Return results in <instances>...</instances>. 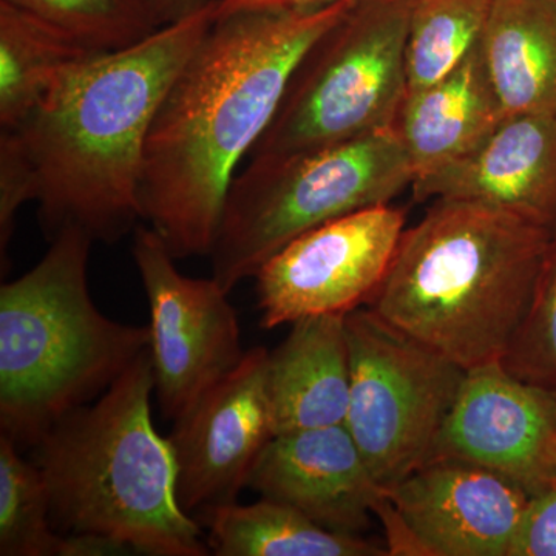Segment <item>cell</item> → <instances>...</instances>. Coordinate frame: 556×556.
I'll return each instance as SVG.
<instances>
[{"mask_svg":"<svg viewBox=\"0 0 556 556\" xmlns=\"http://www.w3.org/2000/svg\"><path fill=\"white\" fill-rule=\"evenodd\" d=\"M353 3L215 17L161 102L142 159L141 219L175 258L211 255L241 161L276 118L303 54Z\"/></svg>","mask_w":556,"mask_h":556,"instance_id":"cell-1","label":"cell"},{"mask_svg":"<svg viewBox=\"0 0 556 556\" xmlns=\"http://www.w3.org/2000/svg\"><path fill=\"white\" fill-rule=\"evenodd\" d=\"M218 7L164 25L126 49L94 54L20 126L47 239L76 228L116 243L141 219L139 181L150 127Z\"/></svg>","mask_w":556,"mask_h":556,"instance_id":"cell-2","label":"cell"},{"mask_svg":"<svg viewBox=\"0 0 556 556\" xmlns=\"http://www.w3.org/2000/svg\"><path fill=\"white\" fill-rule=\"evenodd\" d=\"M554 230L478 201L434 200L405 229L368 308L466 371L501 362L535 295Z\"/></svg>","mask_w":556,"mask_h":556,"instance_id":"cell-3","label":"cell"},{"mask_svg":"<svg viewBox=\"0 0 556 556\" xmlns=\"http://www.w3.org/2000/svg\"><path fill=\"white\" fill-rule=\"evenodd\" d=\"M152 356L62 417L35 445L50 515L62 533L104 538L127 554L206 556L201 525L179 506L169 438L155 430Z\"/></svg>","mask_w":556,"mask_h":556,"instance_id":"cell-4","label":"cell"},{"mask_svg":"<svg viewBox=\"0 0 556 556\" xmlns=\"http://www.w3.org/2000/svg\"><path fill=\"white\" fill-rule=\"evenodd\" d=\"M94 241L62 229L38 265L0 288V430L36 445L98 399L150 346V328L105 317L91 300Z\"/></svg>","mask_w":556,"mask_h":556,"instance_id":"cell-5","label":"cell"},{"mask_svg":"<svg viewBox=\"0 0 556 556\" xmlns=\"http://www.w3.org/2000/svg\"><path fill=\"white\" fill-rule=\"evenodd\" d=\"M415 170L394 127L281 159L248 160L230 182L212 278L232 292L292 240L331 219L391 203Z\"/></svg>","mask_w":556,"mask_h":556,"instance_id":"cell-6","label":"cell"},{"mask_svg":"<svg viewBox=\"0 0 556 556\" xmlns=\"http://www.w3.org/2000/svg\"><path fill=\"white\" fill-rule=\"evenodd\" d=\"M413 0H354L306 50L248 160L281 159L393 127L407 97Z\"/></svg>","mask_w":556,"mask_h":556,"instance_id":"cell-7","label":"cell"},{"mask_svg":"<svg viewBox=\"0 0 556 556\" xmlns=\"http://www.w3.org/2000/svg\"><path fill=\"white\" fill-rule=\"evenodd\" d=\"M351 388L345 426L380 489L431 459L466 369L371 308L345 316Z\"/></svg>","mask_w":556,"mask_h":556,"instance_id":"cell-8","label":"cell"},{"mask_svg":"<svg viewBox=\"0 0 556 556\" xmlns=\"http://www.w3.org/2000/svg\"><path fill=\"white\" fill-rule=\"evenodd\" d=\"M131 257L148 295L156 401L166 419L177 420L247 354L239 316L214 278L179 273L150 226L134 230Z\"/></svg>","mask_w":556,"mask_h":556,"instance_id":"cell-9","label":"cell"},{"mask_svg":"<svg viewBox=\"0 0 556 556\" xmlns=\"http://www.w3.org/2000/svg\"><path fill=\"white\" fill-rule=\"evenodd\" d=\"M404 232V208L388 203L342 215L292 240L255 274L260 325L274 329L368 305Z\"/></svg>","mask_w":556,"mask_h":556,"instance_id":"cell-10","label":"cell"},{"mask_svg":"<svg viewBox=\"0 0 556 556\" xmlns=\"http://www.w3.org/2000/svg\"><path fill=\"white\" fill-rule=\"evenodd\" d=\"M529 500L496 471L433 457L383 490L375 515L393 556H507Z\"/></svg>","mask_w":556,"mask_h":556,"instance_id":"cell-11","label":"cell"},{"mask_svg":"<svg viewBox=\"0 0 556 556\" xmlns=\"http://www.w3.org/2000/svg\"><path fill=\"white\" fill-rule=\"evenodd\" d=\"M268 354L263 346L247 351L232 371L174 420L169 441L178 503L190 517L236 503L274 437L266 393Z\"/></svg>","mask_w":556,"mask_h":556,"instance_id":"cell-12","label":"cell"},{"mask_svg":"<svg viewBox=\"0 0 556 556\" xmlns=\"http://www.w3.org/2000/svg\"><path fill=\"white\" fill-rule=\"evenodd\" d=\"M555 437V399L493 362L467 369L431 459L489 468L535 495L551 484L547 455Z\"/></svg>","mask_w":556,"mask_h":556,"instance_id":"cell-13","label":"cell"},{"mask_svg":"<svg viewBox=\"0 0 556 556\" xmlns=\"http://www.w3.org/2000/svg\"><path fill=\"white\" fill-rule=\"evenodd\" d=\"M248 489L350 535L369 529L383 493L345 424L276 434L255 460Z\"/></svg>","mask_w":556,"mask_h":556,"instance_id":"cell-14","label":"cell"},{"mask_svg":"<svg viewBox=\"0 0 556 556\" xmlns=\"http://www.w3.org/2000/svg\"><path fill=\"white\" fill-rule=\"evenodd\" d=\"M413 199L490 204L556 228V118L507 115L464 159L412 185Z\"/></svg>","mask_w":556,"mask_h":556,"instance_id":"cell-15","label":"cell"},{"mask_svg":"<svg viewBox=\"0 0 556 556\" xmlns=\"http://www.w3.org/2000/svg\"><path fill=\"white\" fill-rule=\"evenodd\" d=\"M346 314L300 318L266 364L274 437L345 424L351 361Z\"/></svg>","mask_w":556,"mask_h":556,"instance_id":"cell-16","label":"cell"},{"mask_svg":"<svg viewBox=\"0 0 556 556\" xmlns=\"http://www.w3.org/2000/svg\"><path fill=\"white\" fill-rule=\"evenodd\" d=\"M506 116L478 43L447 76L407 93L393 127L416 181L473 152Z\"/></svg>","mask_w":556,"mask_h":556,"instance_id":"cell-17","label":"cell"},{"mask_svg":"<svg viewBox=\"0 0 556 556\" xmlns=\"http://www.w3.org/2000/svg\"><path fill=\"white\" fill-rule=\"evenodd\" d=\"M479 49L506 115L556 118V0H492Z\"/></svg>","mask_w":556,"mask_h":556,"instance_id":"cell-18","label":"cell"},{"mask_svg":"<svg viewBox=\"0 0 556 556\" xmlns=\"http://www.w3.org/2000/svg\"><path fill=\"white\" fill-rule=\"evenodd\" d=\"M207 546L217 556H387L388 548L362 535L318 526L298 508L260 497L229 503L199 515Z\"/></svg>","mask_w":556,"mask_h":556,"instance_id":"cell-19","label":"cell"},{"mask_svg":"<svg viewBox=\"0 0 556 556\" xmlns=\"http://www.w3.org/2000/svg\"><path fill=\"white\" fill-rule=\"evenodd\" d=\"M98 53L0 0V130L24 123L73 70Z\"/></svg>","mask_w":556,"mask_h":556,"instance_id":"cell-20","label":"cell"},{"mask_svg":"<svg viewBox=\"0 0 556 556\" xmlns=\"http://www.w3.org/2000/svg\"><path fill=\"white\" fill-rule=\"evenodd\" d=\"M492 0H413L405 73L407 93L438 83L481 40Z\"/></svg>","mask_w":556,"mask_h":556,"instance_id":"cell-21","label":"cell"},{"mask_svg":"<svg viewBox=\"0 0 556 556\" xmlns=\"http://www.w3.org/2000/svg\"><path fill=\"white\" fill-rule=\"evenodd\" d=\"M0 434V555L72 556V536L51 522L46 479Z\"/></svg>","mask_w":556,"mask_h":556,"instance_id":"cell-22","label":"cell"},{"mask_svg":"<svg viewBox=\"0 0 556 556\" xmlns=\"http://www.w3.org/2000/svg\"><path fill=\"white\" fill-rule=\"evenodd\" d=\"M94 51L134 46L161 28L142 0H3Z\"/></svg>","mask_w":556,"mask_h":556,"instance_id":"cell-23","label":"cell"},{"mask_svg":"<svg viewBox=\"0 0 556 556\" xmlns=\"http://www.w3.org/2000/svg\"><path fill=\"white\" fill-rule=\"evenodd\" d=\"M501 364L556 401V228L535 295Z\"/></svg>","mask_w":556,"mask_h":556,"instance_id":"cell-24","label":"cell"},{"mask_svg":"<svg viewBox=\"0 0 556 556\" xmlns=\"http://www.w3.org/2000/svg\"><path fill=\"white\" fill-rule=\"evenodd\" d=\"M38 186L30 159L21 139L11 130H0V257L9 255L17 212L36 201Z\"/></svg>","mask_w":556,"mask_h":556,"instance_id":"cell-25","label":"cell"},{"mask_svg":"<svg viewBox=\"0 0 556 556\" xmlns=\"http://www.w3.org/2000/svg\"><path fill=\"white\" fill-rule=\"evenodd\" d=\"M507 556H556V479L530 495Z\"/></svg>","mask_w":556,"mask_h":556,"instance_id":"cell-26","label":"cell"},{"mask_svg":"<svg viewBox=\"0 0 556 556\" xmlns=\"http://www.w3.org/2000/svg\"><path fill=\"white\" fill-rule=\"evenodd\" d=\"M161 27L175 24L212 7H219L223 0H142Z\"/></svg>","mask_w":556,"mask_h":556,"instance_id":"cell-27","label":"cell"},{"mask_svg":"<svg viewBox=\"0 0 556 556\" xmlns=\"http://www.w3.org/2000/svg\"><path fill=\"white\" fill-rule=\"evenodd\" d=\"M332 2L338 0H223L222 5L218 7L217 16L248 10L313 9V7H324Z\"/></svg>","mask_w":556,"mask_h":556,"instance_id":"cell-28","label":"cell"},{"mask_svg":"<svg viewBox=\"0 0 556 556\" xmlns=\"http://www.w3.org/2000/svg\"><path fill=\"white\" fill-rule=\"evenodd\" d=\"M547 467H548V479L555 481L556 479V437L552 441L551 447H548L547 455Z\"/></svg>","mask_w":556,"mask_h":556,"instance_id":"cell-29","label":"cell"}]
</instances>
